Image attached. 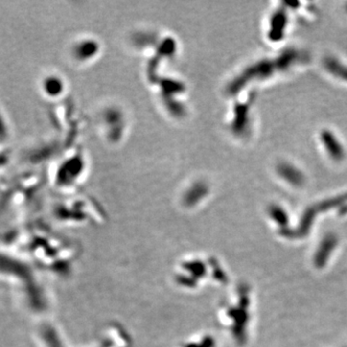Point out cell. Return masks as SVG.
<instances>
[{
    "mask_svg": "<svg viewBox=\"0 0 347 347\" xmlns=\"http://www.w3.org/2000/svg\"><path fill=\"white\" fill-rule=\"evenodd\" d=\"M286 25V15L283 11H277L271 19L270 38L274 41H279L283 37L284 29Z\"/></svg>",
    "mask_w": 347,
    "mask_h": 347,
    "instance_id": "obj_6",
    "label": "cell"
},
{
    "mask_svg": "<svg viewBox=\"0 0 347 347\" xmlns=\"http://www.w3.org/2000/svg\"><path fill=\"white\" fill-rule=\"evenodd\" d=\"M324 66L331 74L347 82V66L341 63L339 60L333 57L325 59Z\"/></svg>",
    "mask_w": 347,
    "mask_h": 347,
    "instance_id": "obj_7",
    "label": "cell"
},
{
    "mask_svg": "<svg viewBox=\"0 0 347 347\" xmlns=\"http://www.w3.org/2000/svg\"><path fill=\"white\" fill-rule=\"evenodd\" d=\"M174 284L187 293H198L208 286L221 284L226 273L216 257L194 252L181 256L171 273Z\"/></svg>",
    "mask_w": 347,
    "mask_h": 347,
    "instance_id": "obj_1",
    "label": "cell"
},
{
    "mask_svg": "<svg viewBox=\"0 0 347 347\" xmlns=\"http://www.w3.org/2000/svg\"><path fill=\"white\" fill-rule=\"evenodd\" d=\"M131 337L126 329L117 323L106 325L98 337L87 347H131Z\"/></svg>",
    "mask_w": 347,
    "mask_h": 347,
    "instance_id": "obj_2",
    "label": "cell"
},
{
    "mask_svg": "<svg viewBox=\"0 0 347 347\" xmlns=\"http://www.w3.org/2000/svg\"><path fill=\"white\" fill-rule=\"evenodd\" d=\"M176 347H215V341L209 334L199 333L192 335Z\"/></svg>",
    "mask_w": 347,
    "mask_h": 347,
    "instance_id": "obj_5",
    "label": "cell"
},
{
    "mask_svg": "<svg viewBox=\"0 0 347 347\" xmlns=\"http://www.w3.org/2000/svg\"><path fill=\"white\" fill-rule=\"evenodd\" d=\"M277 173L288 184L294 186H301L305 182L303 173L289 163H281L277 167Z\"/></svg>",
    "mask_w": 347,
    "mask_h": 347,
    "instance_id": "obj_4",
    "label": "cell"
},
{
    "mask_svg": "<svg viewBox=\"0 0 347 347\" xmlns=\"http://www.w3.org/2000/svg\"><path fill=\"white\" fill-rule=\"evenodd\" d=\"M320 139L322 144L325 146V149L329 156L334 160H342L346 157L345 149L343 145L338 140V138L329 130H323L320 134Z\"/></svg>",
    "mask_w": 347,
    "mask_h": 347,
    "instance_id": "obj_3",
    "label": "cell"
}]
</instances>
